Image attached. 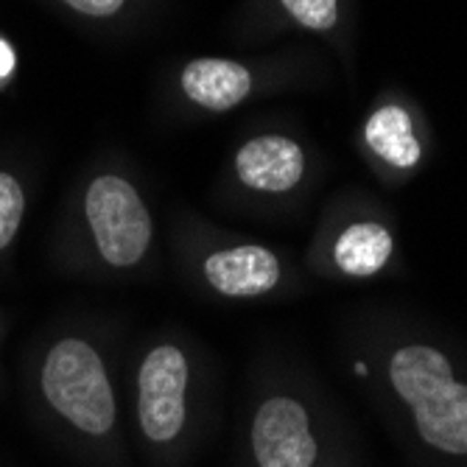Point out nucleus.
I'll list each match as a JSON object with an SVG mask.
<instances>
[{
  "label": "nucleus",
  "instance_id": "1",
  "mask_svg": "<svg viewBox=\"0 0 467 467\" xmlns=\"http://www.w3.org/2000/svg\"><path fill=\"white\" fill-rule=\"evenodd\" d=\"M389 378L411 406L420 437L453 456L467 453V387L453 378L451 361L429 345H409L392 356Z\"/></svg>",
  "mask_w": 467,
  "mask_h": 467
},
{
  "label": "nucleus",
  "instance_id": "2",
  "mask_svg": "<svg viewBox=\"0 0 467 467\" xmlns=\"http://www.w3.org/2000/svg\"><path fill=\"white\" fill-rule=\"evenodd\" d=\"M46 400L84 434L101 437L115 422V398L101 356L81 338H62L42 367Z\"/></svg>",
  "mask_w": 467,
  "mask_h": 467
},
{
  "label": "nucleus",
  "instance_id": "3",
  "mask_svg": "<svg viewBox=\"0 0 467 467\" xmlns=\"http://www.w3.org/2000/svg\"><path fill=\"white\" fill-rule=\"evenodd\" d=\"M84 216L101 258L109 266H135L151 244V216L140 193L115 174L93 180L84 196Z\"/></svg>",
  "mask_w": 467,
  "mask_h": 467
},
{
  "label": "nucleus",
  "instance_id": "4",
  "mask_svg": "<svg viewBox=\"0 0 467 467\" xmlns=\"http://www.w3.org/2000/svg\"><path fill=\"white\" fill-rule=\"evenodd\" d=\"M188 361L180 348H154L140 367V429L154 442L174 440L185 426Z\"/></svg>",
  "mask_w": 467,
  "mask_h": 467
},
{
  "label": "nucleus",
  "instance_id": "5",
  "mask_svg": "<svg viewBox=\"0 0 467 467\" xmlns=\"http://www.w3.org/2000/svg\"><path fill=\"white\" fill-rule=\"evenodd\" d=\"M252 448L261 467H311L317 462V440L303 403L269 398L254 417Z\"/></svg>",
  "mask_w": 467,
  "mask_h": 467
},
{
  "label": "nucleus",
  "instance_id": "6",
  "mask_svg": "<svg viewBox=\"0 0 467 467\" xmlns=\"http://www.w3.org/2000/svg\"><path fill=\"white\" fill-rule=\"evenodd\" d=\"M238 180L252 191L283 193L306 174V154L291 138L264 135L241 146L235 157Z\"/></svg>",
  "mask_w": 467,
  "mask_h": 467
},
{
  "label": "nucleus",
  "instance_id": "7",
  "mask_svg": "<svg viewBox=\"0 0 467 467\" xmlns=\"http://www.w3.org/2000/svg\"><path fill=\"white\" fill-rule=\"evenodd\" d=\"M204 280L224 296H261L280 280V264L264 246H233L204 261Z\"/></svg>",
  "mask_w": 467,
  "mask_h": 467
},
{
  "label": "nucleus",
  "instance_id": "8",
  "mask_svg": "<svg viewBox=\"0 0 467 467\" xmlns=\"http://www.w3.org/2000/svg\"><path fill=\"white\" fill-rule=\"evenodd\" d=\"M182 90L204 109H233L252 90V76L230 59H193L182 70Z\"/></svg>",
  "mask_w": 467,
  "mask_h": 467
},
{
  "label": "nucleus",
  "instance_id": "9",
  "mask_svg": "<svg viewBox=\"0 0 467 467\" xmlns=\"http://www.w3.org/2000/svg\"><path fill=\"white\" fill-rule=\"evenodd\" d=\"M364 140L375 157L389 162L392 168H414L422 157L411 115L400 104L378 107L364 123Z\"/></svg>",
  "mask_w": 467,
  "mask_h": 467
},
{
  "label": "nucleus",
  "instance_id": "10",
  "mask_svg": "<svg viewBox=\"0 0 467 467\" xmlns=\"http://www.w3.org/2000/svg\"><path fill=\"white\" fill-rule=\"evenodd\" d=\"M395 241L387 227L378 222H358L338 235L333 246V261L350 277H372L392 258Z\"/></svg>",
  "mask_w": 467,
  "mask_h": 467
},
{
  "label": "nucleus",
  "instance_id": "11",
  "mask_svg": "<svg viewBox=\"0 0 467 467\" xmlns=\"http://www.w3.org/2000/svg\"><path fill=\"white\" fill-rule=\"evenodd\" d=\"M23 216H26L23 185L12 174L0 171V252L15 241L23 224Z\"/></svg>",
  "mask_w": 467,
  "mask_h": 467
},
{
  "label": "nucleus",
  "instance_id": "12",
  "mask_svg": "<svg viewBox=\"0 0 467 467\" xmlns=\"http://www.w3.org/2000/svg\"><path fill=\"white\" fill-rule=\"evenodd\" d=\"M280 4L308 31H330L338 23V0H280Z\"/></svg>",
  "mask_w": 467,
  "mask_h": 467
},
{
  "label": "nucleus",
  "instance_id": "13",
  "mask_svg": "<svg viewBox=\"0 0 467 467\" xmlns=\"http://www.w3.org/2000/svg\"><path fill=\"white\" fill-rule=\"evenodd\" d=\"M65 4L81 15H90V17H109L115 15L126 0H65Z\"/></svg>",
  "mask_w": 467,
  "mask_h": 467
},
{
  "label": "nucleus",
  "instance_id": "14",
  "mask_svg": "<svg viewBox=\"0 0 467 467\" xmlns=\"http://www.w3.org/2000/svg\"><path fill=\"white\" fill-rule=\"evenodd\" d=\"M15 70V51L9 42L0 36V78H9Z\"/></svg>",
  "mask_w": 467,
  "mask_h": 467
}]
</instances>
